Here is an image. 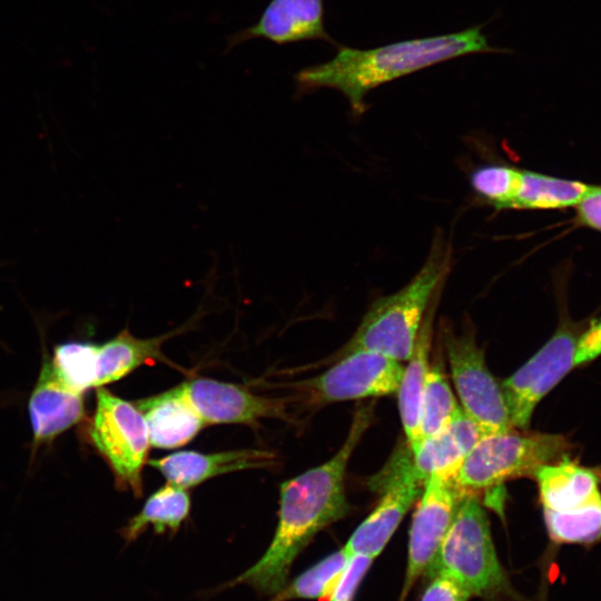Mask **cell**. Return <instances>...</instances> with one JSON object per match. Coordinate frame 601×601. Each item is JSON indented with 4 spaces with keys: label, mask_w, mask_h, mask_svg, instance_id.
I'll use <instances>...</instances> for the list:
<instances>
[{
    "label": "cell",
    "mask_w": 601,
    "mask_h": 601,
    "mask_svg": "<svg viewBox=\"0 0 601 601\" xmlns=\"http://www.w3.org/2000/svg\"><path fill=\"white\" fill-rule=\"evenodd\" d=\"M601 355V319L593 322L578 339L574 366L582 365Z\"/></svg>",
    "instance_id": "cell-30"
},
{
    "label": "cell",
    "mask_w": 601,
    "mask_h": 601,
    "mask_svg": "<svg viewBox=\"0 0 601 601\" xmlns=\"http://www.w3.org/2000/svg\"><path fill=\"white\" fill-rule=\"evenodd\" d=\"M33 444H49L85 418L83 393L66 383L46 358L28 402Z\"/></svg>",
    "instance_id": "cell-14"
},
{
    "label": "cell",
    "mask_w": 601,
    "mask_h": 601,
    "mask_svg": "<svg viewBox=\"0 0 601 601\" xmlns=\"http://www.w3.org/2000/svg\"><path fill=\"white\" fill-rule=\"evenodd\" d=\"M439 300L434 302L418 331L408 364L404 367L397 390L398 408L406 435L407 445L414 453L420 443V415L425 377L430 367L428 357L432 346L433 319Z\"/></svg>",
    "instance_id": "cell-19"
},
{
    "label": "cell",
    "mask_w": 601,
    "mask_h": 601,
    "mask_svg": "<svg viewBox=\"0 0 601 601\" xmlns=\"http://www.w3.org/2000/svg\"><path fill=\"white\" fill-rule=\"evenodd\" d=\"M372 563L373 559L370 556L352 555L328 601H353Z\"/></svg>",
    "instance_id": "cell-28"
},
{
    "label": "cell",
    "mask_w": 601,
    "mask_h": 601,
    "mask_svg": "<svg viewBox=\"0 0 601 601\" xmlns=\"http://www.w3.org/2000/svg\"><path fill=\"white\" fill-rule=\"evenodd\" d=\"M543 509L564 512L578 509L599 496L600 476L570 456L541 466L534 474Z\"/></svg>",
    "instance_id": "cell-18"
},
{
    "label": "cell",
    "mask_w": 601,
    "mask_h": 601,
    "mask_svg": "<svg viewBox=\"0 0 601 601\" xmlns=\"http://www.w3.org/2000/svg\"><path fill=\"white\" fill-rule=\"evenodd\" d=\"M578 339L570 327L559 328L523 366L501 383L513 427L526 428L538 403L574 366Z\"/></svg>",
    "instance_id": "cell-11"
},
{
    "label": "cell",
    "mask_w": 601,
    "mask_h": 601,
    "mask_svg": "<svg viewBox=\"0 0 601 601\" xmlns=\"http://www.w3.org/2000/svg\"><path fill=\"white\" fill-rule=\"evenodd\" d=\"M351 556L345 546H342L286 583L269 601L298 599L328 601Z\"/></svg>",
    "instance_id": "cell-24"
},
{
    "label": "cell",
    "mask_w": 601,
    "mask_h": 601,
    "mask_svg": "<svg viewBox=\"0 0 601 601\" xmlns=\"http://www.w3.org/2000/svg\"><path fill=\"white\" fill-rule=\"evenodd\" d=\"M441 333L462 410L484 435L512 430L501 385L486 366L474 331L470 328L456 333L443 323Z\"/></svg>",
    "instance_id": "cell-7"
},
{
    "label": "cell",
    "mask_w": 601,
    "mask_h": 601,
    "mask_svg": "<svg viewBox=\"0 0 601 601\" xmlns=\"http://www.w3.org/2000/svg\"><path fill=\"white\" fill-rule=\"evenodd\" d=\"M543 519L553 544L591 548L601 541V494L574 510L543 509Z\"/></svg>",
    "instance_id": "cell-23"
},
{
    "label": "cell",
    "mask_w": 601,
    "mask_h": 601,
    "mask_svg": "<svg viewBox=\"0 0 601 601\" xmlns=\"http://www.w3.org/2000/svg\"><path fill=\"white\" fill-rule=\"evenodd\" d=\"M85 436L111 469L117 485L139 497L150 442L145 417L135 403L98 387Z\"/></svg>",
    "instance_id": "cell-6"
},
{
    "label": "cell",
    "mask_w": 601,
    "mask_h": 601,
    "mask_svg": "<svg viewBox=\"0 0 601 601\" xmlns=\"http://www.w3.org/2000/svg\"><path fill=\"white\" fill-rule=\"evenodd\" d=\"M440 356V353L434 355L425 377L420 415L421 443L443 430L460 410L445 378Z\"/></svg>",
    "instance_id": "cell-25"
},
{
    "label": "cell",
    "mask_w": 601,
    "mask_h": 601,
    "mask_svg": "<svg viewBox=\"0 0 601 601\" xmlns=\"http://www.w3.org/2000/svg\"><path fill=\"white\" fill-rule=\"evenodd\" d=\"M451 264V246L437 234L420 270L401 289L371 305L338 355L363 349L398 362L408 359L430 307L440 298Z\"/></svg>",
    "instance_id": "cell-3"
},
{
    "label": "cell",
    "mask_w": 601,
    "mask_h": 601,
    "mask_svg": "<svg viewBox=\"0 0 601 601\" xmlns=\"http://www.w3.org/2000/svg\"><path fill=\"white\" fill-rule=\"evenodd\" d=\"M142 413L150 445L175 449L193 440L207 425L187 398L181 384L135 402Z\"/></svg>",
    "instance_id": "cell-17"
},
{
    "label": "cell",
    "mask_w": 601,
    "mask_h": 601,
    "mask_svg": "<svg viewBox=\"0 0 601 601\" xmlns=\"http://www.w3.org/2000/svg\"><path fill=\"white\" fill-rule=\"evenodd\" d=\"M404 366L396 359L371 351L339 355L322 374L292 384L308 405L325 404L397 393Z\"/></svg>",
    "instance_id": "cell-8"
},
{
    "label": "cell",
    "mask_w": 601,
    "mask_h": 601,
    "mask_svg": "<svg viewBox=\"0 0 601 601\" xmlns=\"http://www.w3.org/2000/svg\"><path fill=\"white\" fill-rule=\"evenodd\" d=\"M577 206L581 223L601 230V187L590 186Z\"/></svg>",
    "instance_id": "cell-31"
},
{
    "label": "cell",
    "mask_w": 601,
    "mask_h": 601,
    "mask_svg": "<svg viewBox=\"0 0 601 601\" xmlns=\"http://www.w3.org/2000/svg\"><path fill=\"white\" fill-rule=\"evenodd\" d=\"M501 51L505 50L490 46L482 26H475L365 50L337 45L331 60L300 69L294 79L299 95L321 88L339 91L359 117L367 109V93L381 85L457 57Z\"/></svg>",
    "instance_id": "cell-2"
},
{
    "label": "cell",
    "mask_w": 601,
    "mask_h": 601,
    "mask_svg": "<svg viewBox=\"0 0 601 601\" xmlns=\"http://www.w3.org/2000/svg\"><path fill=\"white\" fill-rule=\"evenodd\" d=\"M484 436L480 426L460 407L451 422L422 441L412 453V466L423 483L431 475H456L466 455Z\"/></svg>",
    "instance_id": "cell-16"
},
{
    "label": "cell",
    "mask_w": 601,
    "mask_h": 601,
    "mask_svg": "<svg viewBox=\"0 0 601 601\" xmlns=\"http://www.w3.org/2000/svg\"><path fill=\"white\" fill-rule=\"evenodd\" d=\"M323 0H270L256 23L227 37L225 53L253 39L278 46L322 40L337 45L325 28Z\"/></svg>",
    "instance_id": "cell-13"
},
{
    "label": "cell",
    "mask_w": 601,
    "mask_h": 601,
    "mask_svg": "<svg viewBox=\"0 0 601 601\" xmlns=\"http://www.w3.org/2000/svg\"><path fill=\"white\" fill-rule=\"evenodd\" d=\"M520 183V169L503 164L476 167L470 175L473 191L496 210L512 209Z\"/></svg>",
    "instance_id": "cell-27"
},
{
    "label": "cell",
    "mask_w": 601,
    "mask_h": 601,
    "mask_svg": "<svg viewBox=\"0 0 601 601\" xmlns=\"http://www.w3.org/2000/svg\"><path fill=\"white\" fill-rule=\"evenodd\" d=\"M148 464L157 469L168 483L187 490L217 475L272 467L277 464V455L275 452L260 449H242L218 453L183 451L150 460Z\"/></svg>",
    "instance_id": "cell-15"
},
{
    "label": "cell",
    "mask_w": 601,
    "mask_h": 601,
    "mask_svg": "<svg viewBox=\"0 0 601 601\" xmlns=\"http://www.w3.org/2000/svg\"><path fill=\"white\" fill-rule=\"evenodd\" d=\"M430 577L421 601H469L470 591L445 573L435 572Z\"/></svg>",
    "instance_id": "cell-29"
},
{
    "label": "cell",
    "mask_w": 601,
    "mask_h": 601,
    "mask_svg": "<svg viewBox=\"0 0 601 601\" xmlns=\"http://www.w3.org/2000/svg\"><path fill=\"white\" fill-rule=\"evenodd\" d=\"M195 410L208 424L240 423L256 425L263 418L287 420L285 400L253 394L244 387L207 377L181 384Z\"/></svg>",
    "instance_id": "cell-12"
},
{
    "label": "cell",
    "mask_w": 601,
    "mask_h": 601,
    "mask_svg": "<svg viewBox=\"0 0 601 601\" xmlns=\"http://www.w3.org/2000/svg\"><path fill=\"white\" fill-rule=\"evenodd\" d=\"M96 345L90 342L70 341L57 345L53 349L51 362L57 373L81 393L96 388Z\"/></svg>",
    "instance_id": "cell-26"
},
{
    "label": "cell",
    "mask_w": 601,
    "mask_h": 601,
    "mask_svg": "<svg viewBox=\"0 0 601 601\" xmlns=\"http://www.w3.org/2000/svg\"><path fill=\"white\" fill-rule=\"evenodd\" d=\"M190 499L186 489L167 483L151 494L139 513L121 530L126 542L135 541L149 525L157 533L176 532L187 519Z\"/></svg>",
    "instance_id": "cell-21"
},
{
    "label": "cell",
    "mask_w": 601,
    "mask_h": 601,
    "mask_svg": "<svg viewBox=\"0 0 601 601\" xmlns=\"http://www.w3.org/2000/svg\"><path fill=\"white\" fill-rule=\"evenodd\" d=\"M590 186L530 170H520L512 209H549L577 205Z\"/></svg>",
    "instance_id": "cell-22"
},
{
    "label": "cell",
    "mask_w": 601,
    "mask_h": 601,
    "mask_svg": "<svg viewBox=\"0 0 601 601\" xmlns=\"http://www.w3.org/2000/svg\"><path fill=\"white\" fill-rule=\"evenodd\" d=\"M372 415V405L357 410L345 442L333 457L282 483L274 536L264 554L230 585L247 584L263 594H276L312 539L347 514L346 467Z\"/></svg>",
    "instance_id": "cell-1"
},
{
    "label": "cell",
    "mask_w": 601,
    "mask_h": 601,
    "mask_svg": "<svg viewBox=\"0 0 601 601\" xmlns=\"http://www.w3.org/2000/svg\"><path fill=\"white\" fill-rule=\"evenodd\" d=\"M570 442L559 434L519 433L513 428L484 435L466 455L455 481L471 492L500 486L503 482L529 476L546 464L569 456Z\"/></svg>",
    "instance_id": "cell-5"
},
{
    "label": "cell",
    "mask_w": 601,
    "mask_h": 601,
    "mask_svg": "<svg viewBox=\"0 0 601 601\" xmlns=\"http://www.w3.org/2000/svg\"><path fill=\"white\" fill-rule=\"evenodd\" d=\"M178 332L152 338H138L127 329L104 344L96 345V388L118 381L140 365L161 361L169 363L161 346L165 341Z\"/></svg>",
    "instance_id": "cell-20"
},
{
    "label": "cell",
    "mask_w": 601,
    "mask_h": 601,
    "mask_svg": "<svg viewBox=\"0 0 601 601\" xmlns=\"http://www.w3.org/2000/svg\"><path fill=\"white\" fill-rule=\"evenodd\" d=\"M435 572L447 574L472 597H492L509 590L486 512L475 492L464 491L437 556L426 574Z\"/></svg>",
    "instance_id": "cell-4"
},
{
    "label": "cell",
    "mask_w": 601,
    "mask_h": 601,
    "mask_svg": "<svg viewBox=\"0 0 601 601\" xmlns=\"http://www.w3.org/2000/svg\"><path fill=\"white\" fill-rule=\"evenodd\" d=\"M374 483L383 489L382 497L344 545L351 555L362 554L373 560L384 550L424 487L413 471L408 445L395 453Z\"/></svg>",
    "instance_id": "cell-9"
},
{
    "label": "cell",
    "mask_w": 601,
    "mask_h": 601,
    "mask_svg": "<svg viewBox=\"0 0 601 601\" xmlns=\"http://www.w3.org/2000/svg\"><path fill=\"white\" fill-rule=\"evenodd\" d=\"M465 490L454 476L431 475L424 483L408 536L407 564L398 601L432 568Z\"/></svg>",
    "instance_id": "cell-10"
}]
</instances>
